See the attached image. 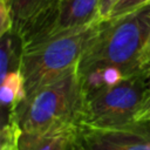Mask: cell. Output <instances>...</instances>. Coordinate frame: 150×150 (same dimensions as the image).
Segmentation results:
<instances>
[{"mask_svg": "<svg viewBox=\"0 0 150 150\" xmlns=\"http://www.w3.org/2000/svg\"><path fill=\"white\" fill-rule=\"evenodd\" d=\"M135 122H148V123H150V105L148 108H145L144 110L139 111L136 115Z\"/></svg>", "mask_w": 150, "mask_h": 150, "instance_id": "obj_17", "label": "cell"}, {"mask_svg": "<svg viewBox=\"0 0 150 150\" xmlns=\"http://www.w3.org/2000/svg\"><path fill=\"white\" fill-rule=\"evenodd\" d=\"M69 150H74V145H73V148H71V149H69Z\"/></svg>", "mask_w": 150, "mask_h": 150, "instance_id": "obj_18", "label": "cell"}, {"mask_svg": "<svg viewBox=\"0 0 150 150\" xmlns=\"http://www.w3.org/2000/svg\"><path fill=\"white\" fill-rule=\"evenodd\" d=\"M60 29H69L87 26L100 20V0H59Z\"/></svg>", "mask_w": 150, "mask_h": 150, "instance_id": "obj_6", "label": "cell"}, {"mask_svg": "<svg viewBox=\"0 0 150 150\" xmlns=\"http://www.w3.org/2000/svg\"><path fill=\"white\" fill-rule=\"evenodd\" d=\"M141 64L143 68L150 67V35L148 38V41L145 43L144 50H143L142 56H141Z\"/></svg>", "mask_w": 150, "mask_h": 150, "instance_id": "obj_15", "label": "cell"}, {"mask_svg": "<svg viewBox=\"0 0 150 150\" xmlns=\"http://www.w3.org/2000/svg\"><path fill=\"white\" fill-rule=\"evenodd\" d=\"M101 19L79 28L62 32L21 50L20 71L26 97L75 68L84 47Z\"/></svg>", "mask_w": 150, "mask_h": 150, "instance_id": "obj_3", "label": "cell"}, {"mask_svg": "<svg viewBox=\"0 0 150 150\" xmlns=\"http://www.w3.org/2000/svg\"><path fill=\"white\" fill-rule=\"evenodd\" d=\"M84 94L77 66L25 98L13 118L21 132L47 134L76 130L80 127Z\"/></svg>", "mask_w": 150, "mask_h": 150, "instance_id": "obj_2", "label": "cell"}, {"mask_svg": "<svg viewBox=\"0 0 150 150\" xmlns=\"http://www.w3.org/2000/svg\"><path fill=\"white\" fill-rule=\"evenodd\" d=\"M102 71H103V79H104L105 87H111V86L120 83L125 76L120 68L114 67V66L104 67L102 68Z\"/></svg>", "mask_w": 150, "mask_h": 150, "instance_id": "obj_13", "label": "cell"}, {"mask_svg": "<svg viewBox=\"0 0 150 150\" xmlns=\"http://www.w3.org/2000/svg\"><path fill=\"white\" fill-rule=\"evenodd\" d=\"M26 91L23 77L20 69L9 71L1 81L0 102H1V124L7 122L14 114L16 107L25 100Z\"/></svg>", "mask_w": 150, "mask_h": 150, "instance_id": "obj_8", "label": "cell"}, {"mask_svg": "<svg viewBox=\"0 0 150 150\" xmlns=\"http://www.w3.org/2000/svg\"><path fill=\"white\" fill-rule=\"evenodd\" d=\"M74 150H150V123L79 127Z\"/></svg>", "mask_w": 150, "mask_h": 150, "instance_id": "obj_5", "label": "cell"}, {"mask_svg": "<svg viewBox=\"0 0 150 150\" xmlns=\"http://www.w3.org/2000/svg\"><path fill=\"white\" fill-rule=\"evenodd\" d=\"M149 67L124 76L111 87H105L84 97L80 127H115L135 122L144 97Z\"/></svg>", "mask_w": 150, "mask_h": 150, "instance_id": "obj_4", "label": "cell"}, {"mask_svg": "<svg viewBox=\"0 0 150 150\" xmlns=\"http://www.w3.org/2000/svg\"><path fill=\"white\" fill-rule=\"evenodd\" d=\"M150 105V67H149V73H148V79H146V87H145V97H144V102L143 105L139 111L144 110L145 108H148ZM138 111V112H139Z\"/></svg>", "mask_w": 150, "mask_h": 150, "instance_id": "obj_16", "label": "cell"}, {"mask_svg": "<svg viewBox=\"0 0 150 150\" xmlns=\"http://www.w3.org/2000/svg\"><path fill=\"white\" fill-rule=\"evenodd\" d=\"M15 150H16V149H15Z\"/></svg>", "mask_w": 150, "mask_h": 150, "instance_id": "obj_19", "label": "cell"}, {"mask_svg": "<svg viewBox=\"0 0 150 150\" xmlns=\"http://www.w3.org/2000/svg\"><path fill=\"white\" fill-rule=\"evenodd\" d=\"M76 130L29 134L20 132L16 150H69L74 145Z\"/></svg>", "mask_w": 150, "mask_h": 150, "instance_id": "obj_7", "label": "cell"}, {"mask_svg": "<svg viewBox=\"0 0 150 150\" xmlns=\"http://www.w3.org/2000/svg\"><path fill=\"white\" fill-rule=\"evenodd\" d=\"M1 38L0 45V82L6 75L12 71L20 69L21 59V46L13 32H8Z\"/></svg>", "mask_w": 150, "mask_h": 150, "instance_id": "obj_9", "label": "cell"}, {"mask_svg": "<svg viewBox=\"0 0 150 150\" xmlns=\"http://www.w3.org/2000/svg\"><path fill=\"white\" fill-rule=\"evenodd\" d=\"M117 2V0H100V7H98V15L101 20H104L108 18L112 6Z\"/></svg>", "mask_w": 150, "mask_h": 150, "instance_id": "obj_14", "label": "cell"}, {"mask_svg": "<svg viewBox=\"0 0 150 150\" xmlns=\"http://www.w3.org/2000/svg\"><path fill=\"white\" fill-rule=\"evenodd\" d=\"M13 13L7 0H0V36L13 30Z\"/></svg>", "mask_w": 150, "mask_h": 150, "instance_id": "obj_12", "label": "cell"}, {"mask_svg": "<svg viewBox=\"0 0 150 150\" xmlns=\"http://www.w3.org/2000/svg\"><path fill=\"white\" fill-rule=\"evenodd\" d=\"M12 13L14 25L25 20L33 12H35L40 6H42L47 0H7ZM13 25V27H14Z\"/></svg>", "mask_w": 150, "mask_h": 150, "instance_id": "obj_10", "label": "cell"}, {"mask_svg": "<svg viewBox=\"0 0 150 150\" xmlns=\"http://www.w3.org/2000/svg\"><path fill=\"white\" fill-rule=\"evenodd\" d=\"M150 35V6L116 19L101 20L77 63L80 75L114 66L127 76L143 69L141 56Z\"/></svg>", "mask_w": 150, "mask_h": 150, "instance_id": "obj_1", "label": "cell"}, {"mask_svg": "<svg viewBox=\"0 0 150 150\" xmlns=\"http://www.w3.org/2000/svg\"><path fill=\"white\" fill-rule=\"evenodd\" d=\"M150 6V0H117L107 19H116ZM105 20V19H104Z\"/></svg>", "mask_w": 150, "mask_h": 150, "instance_id": "obj_11", "label": "cell"}]
</instances>
